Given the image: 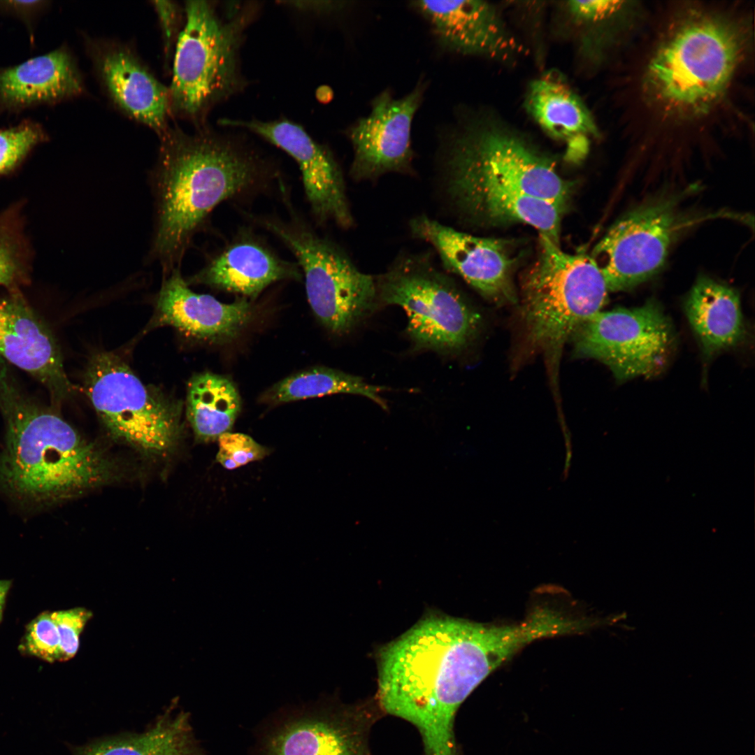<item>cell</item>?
I'll return each instance as SVG.
<instances>
[{"label": "cell", "mask_w": 755, "mask_h": 755, "mask_svg": "<svg viewBox=\"0 0 755 755\" xmlns=\"http://www.w3.org/2000/svg\"><path fill=\"white\" fill-rule=\"evenodd\" d=\"M153 6L157 13L162 29L166 51H171L173 41L175 38L179 20V8L171 1H154Z\"/></svg>", "instance_id": "obj_34"}, {"label": "cell", "mask_w": 755, "mask_h": 755, "mask_svg": "<svg viewBox=\"0 0 755 755\" xmlns=\"http://www.w3.org/2000/svg\"><path fill=\"white\" fill-rule=\"evenodd\" d=\"M224 126L247 129L278 147L297 163L303 188L315 217L342 227L352 224L341 171L331 152L299 124L275 121L224 119Z\"/></svg>", "instance_id": "obj_14"}, {"label": "cell", "mask_w": 755, "mask_h": 755, "mask_svg": "<svg viewBox=\"0 0 755 755\" xmlns=\"http://www.w3.org/2000/svg\"><path fill=\"white\" fill-rule=\"evenodd\" d=\"M21 241L6 223L0 221V287H11L24 276Z\"/></svg>", "instance_id": "obj_33"}, {"label": "cell", "mask_w": 755, "mask_h": 755, "mask_svg": "<svg viewBox=\"0 0 755 755\" xmlns=\"http://www.w3.org/2000/svg\"><path fill=\"white\" fill-rule=\"evenodd\" d=\"M9 580H0V621L2 619L6 597L10 588Z\"/></svg>", "instance_id": "obj_37"}, {"label": "cell", "mask_w": 755, "mask_h": 755, "mask_svg": "<svg viewBox=\"0 0 755 755\" xmlns=\"http://www.w3.org/2000/svg\"><path fill=\"white\" fill-rule=\"evenodd\" d=\"M285 3L294 8L318 13H330L345 6L340 1H289Z\"/></svg>", "instance_id": "obj_35"}, {"label": "cell", "mask_w": 755, "mask_h": 755, "mask_svg": "<svg viewBox=\"0 0 755 755\" xmlns=\"http://www.w3.org/2000/svg\"><path fill=\"white\" fill-rule=\"evenodd\" d=\"M748 8L684 1L649 14L626 49V132L643 145L705 140L745 119L739 91L753 53Z\"/></svg>", "instance_id": "obj_1"}, {"label": "cell", "mask_w": 755, "mask_h": 755, "mask_svg": "<svg viewBox=\"0 0 755 755\" xmlns=\"http://www.w3.org/2000/svg\"><path fill=\"white\" fill-rule=\"evenodd\" d=\"M45 134L39 124L23 122L0 130V175L17 167L29 152L43 141Z\"/></svg>", "instance_id": "obj_31"}, {"label": "cell", "mask_w": 755, "mask_h": 755, "mask_svg": "<svg viewBox=\"0 0 755 755\" xmlns=\"http://www.w3.org/2000/svg\"><path fill=\"white\" fill-rule=\"evenodd\" d=\"M19 649L48 663L68 661V642L62 610L45 611L31 621Z\"/></svg>", "instance_id": "obj_30"}, {"label": "cell", "mask_w": 755, "mask_h": 755, "mask_svg": "<svg viewBox=\"0 0 755 755\" xmlns=\"http://www.w3.org/2000/svg\"><path fill=\"white\" fill-rule=\"evenodd\" d=\"M689 322L706 357L736 345L745 325L738 292L705 275H700L684 303Z\"/></svg>", "instance_id": "obj_25"}, {"label": "cell", "mask_w": 755, "mask_h": 755, "mask_svg": "<svg viewBox=\"0 0 755 755\" xmlns=\"http://www.w3.org/2000/svg\"><path fill=\"white\" fill-rule=\"evenodd\" d=\"M566 8L571 21L582 29L584 46L601 62L615 50L626 49L650 13L633 1H570Z\"/></svg>", "instance_id": "obj_26"}, {"label": "cell", "mask_w": 755, "mask_h": 755, "mask_svg": "<svg viewBox=\"0 0 755 755\" xmlns=\"http://www.w3.org/2000/svg\"><path fill=\"white\" fill-rule=\"evenodd\" d=\"M438 45L463 55L510 60L522 49L495 6L484 1H417Z\"/></svg>", "instance_id": "obj_17"}, {"label": "cell", "mask_w": 755, "mask_h": 755, "mask_svg": "<svg viewBox=\"0 0 755 755\" xmlns=\"http://www.w3.org/2000/svg\"><path fill=\"white\" fill-rule=\"evenodd\" d=\"M240 407L238 391L227 377L205 372L194 375L188 384L187 417L201 441L215 440L229 432Z\"/></svg>", "instance_id": "obj_28"}, {"label": "cell", "mask_w": 755, "mask_h": 755, "mask_svg": "<svg viewBox=\"0 0 755 755\" xmlns=\"http://www.w3.org/2000/svg\"><path fill=\"white\" fill-rule=\"evenodd\" d=\"M73 755H205L194 738L187 713L166 710L141 734L108 738L72 747Z\"/></svg>", "instance_id": "obj_27"}, {"label": "cell", "mask_w": 755, "mask_h": 755, "mask_svg": "<svg viewBox=\"0 0 755 755\" xmlns=\"http://www.w3.org/2000/svg\"><path fill=\"white\" fill-rule=\"evenodd\" d=\"M248 17L240 8L228 9L224 17L210 1L186 2L168 87L171 110L200 117L240 89L239 51Z\"/></svg>", "instance_id": "obj_6"}, {"label": "cell", "mask_w": 755, "mask_h": 755, "mask_svg": "<svg viewBox=\"0 0 755 755\" xmlns=\"http://www.w3.org/2000/svg\"><path fill=\"white\" fill-rule=\"evenodd\" d=\"M85 391L108 433L150 456H164L182 433V403L144 384L118 356L99 352L89 361Z\"/></svg>", "instance_id": "obj_7"}, {"label": "cell", "mask_w": 755, "mask_h": 755, "mask_svg": "<svg viewBox=\"0 0 755 755\" xmlns=\"http://www.w3.org/2000/svg\"><path fill=\"white\" fill-rule=\"evenodd\" d=\"M82 90L78 69L63 48L0 69V106L6 108L57 102Z\"/></svg>", "instance_id": "obj_22"}, {"label": "cell", "mask_w": 755, "mask_h": 755, "mask_svg": "<svg viewBox=\"0 0 755 755\" xmlns=\"http://www.w3.org/2000/svg\"><path fill=\"white\" fill-rule=\"evenodd\" d=\"M424 91L425 83L422 82L400 99L385 90L372 101L370 114L349 129L354 177H375L408 166L412 157V123Z\"/></svg>", "instance_id": "obj_15"}, {"label": "cell", "mask_w": 755, "mask_h": 755, "mask_svg": "<svg viewBox=\"0 0 755 755\" xmlns=\"http://www.w3.org/2000/svg\"><path fill=\"white\" fill-rule=\"evenodd\" d=\"M219 450L217 461L226 469L233 470L250 462L263 459L267 450L250 436L226 432L217 439Z\"/></svg>", "instance_id": "obj_32"}, {"label": "cell", "mask_w": 755, "mask_h": 755, "mask_svg": "<svg viewBox=\"0 0 755 755\" xmlns=\"http://www.w3.org/2000/svg\"><path fill=\"white\" fill-rule=\"evenodd\" d=\"M0 356L38 380L53 402L74 391L53 335L17 292L0 296Z\"/></svg>", "instance_id": "obj_18"}, {"label": "cell", "mask_w": 755, "mask_h": 755, "mask_svg": "<svg viewBox=\"0 0 755 755\" xmlns=\"http://www.w3.org/2000/svg\"><path fill=\"white\" fill-rule=\"evenodd\" d=\"M0 362V410L6 425L0 487L22 503L45 507L113 480L117 466L52 409L28 396Z\"/></svg>", "instance_id": "obj_3"}, {"label": "cell", "mask_w": 755, "mask_h": 755, "mask_svg": "<svg viewBox=\"0 0 755 755\" xmlns=\"http://www.w3.org/2000/svg\"><path fill=\"white\" fill-rule=\"evenodd\" d=\"M525 106L536 124L549 136L566 144L570 156L586 154L598 128L587 105L559 79L545 76L531 82Z\"/></svg>", "instance_id": "obj_23"}, {"label": "cell", "mask_w": 755, "mask_h": 755, "mask_svg": "<svg viewBox=\"0 0 755 755\" xmlns=\"http://www.w3.org/2000/svg\"><path fill=\"white\" fill-rule=\"evenodd\" d=\"M1 3H3V5L1 4V6L4 8L22 13L24 11L35 10L41 6V3L44 2L41 1H9Z\"/></svg>", "instance_id": "obj_36"}, {"label": "cell", "mask_w": 755, "mask_h": 755, "mask_svg": "<svg viewBox=\"0 0 755 755\" xmlns=\"http://www.w3.org/2000/svg\"><path fill=\"white\" fill-rule=\"evenodd\" d=\"M377 289L383 302L405 310L408 332L419 348L457 352L480 330V314L424 257L403 258L381 277Z\"/></svg>", "instance_id": "obj_9"}, {"label": "cell", "mask_w": 755, "mask_h": 755, "mask_svg": "<svg viewBox=\"0 0 755 755\" xmlns=\"http://www.w3.org/2000/svg\"><path fill=\"white\" fill-rule=\"evenodd\" d=\"M160 136L152 252L171 272L207 215L221 202L256 190L268 173L257 154L224 136L168 129Z\"/></svg>", "instance_id": "obj_4"}, {"label": "cell", "mask_w": 755, "mask_h": 755, "mask_svg": "<svg viewBox=\"0 0 755 755\" xmlns=\"http://www.w3.org/2000/svg\"><path fill=\"white\" fill-rule=\"evenodd\" d=\"M450 145L449 187L492 185L547 201L561 210L565 207L569 185L554 164L519 134L475 121L455 134Z\"/></svg>", "instance_id": "obj_8"}, {"label": "cell", "mask_w": 755, "mask_h": 755, "mask_svg": "<svg viewBox=\"0 0 755 755\" xmlns=\"http://www.w3.org/2000/svg\"><path fill=\"white\" fill-rule=\"evenodd\" d=\"M552 632L538 610L507 626L429 617L381 649L376 702L418 729L426 755H457L454 723L463 702L500 665Z\"/></svg>", "instance_id": "obj_2"}, {"label": "cell", "mask_w": 755, "mask_h": 755, "mask_svg": "<svg viewBox=\"0 0 755 755\" xmlns=\"http://www.w3.org/2000/svg\"><path fill=\"white\" fill-rule=\"evenodd\" d=\"M683 220L671 196L646 201L619 219L590 254L608 292L630 290L659 273Z\"/></svg>", "instance_id": "obj_12"}, {"label": "cell", "mask_w": 755, "mask_h": 755, "mask_svg": "<svg viewBox=\"0 0 755 755\" xmlns=\"http://www.w3.org/2000/svg\"><path fill=\"white\" fill-rule=\"evenodd\" d=\"M384 387L372 385L361 378L326 367H314L291 375L278 382L263 395L264 401L287 403L333 394L366 396L383 409L387 408L380 393Z\"/></svg>", "instance_id": "obj_29"}, {"label": "cell", "mask_w": 755, "mask_h": 755, "mask_svg": "<svg viewBox=\"0 0 755 755\" xmlns=\"http://www.w3.org/2000/svg\"><path fill=\"white\" fill-rule=\"evenodd\" d=\"M415 236L429 242L447 268L491 301L514 302V259L501 241L458 231L425 216L412 220Z\"/></svg>", "instance_id": "obj_16"}, {"label": "cell", "mask_w": 755, "mask_h": 755, "mask_svg": "<svg viewBox=\"0 0 755 755\" xmlns=\"http://www.w3.org/2000/svg\"><path fill=\"white\" fill-rule=\"evenodd\" d=\"M571 339L577 356L602 362L624 382L659 374L670 355L675 334L659 303L649 300L635 308L597 312Z\"/></svg>", "instance_id": "obj_11"}, {"label": "cell", "mask_w": 755, "mask_h": 755, "mask_svg": "<svg viewBox=\"0 0 755 755\" xmlns=\"http://www.w3.org/2000/svg\"><path fill=\"white\" fill-rule=\"evenodd\" d=\"M380 712L377 702L305 711L266 736L264 755H371L369 731Z\"/></svg>", "instance_id": "obj_13"}, {"label": "cell", "mask_w": 755, "mask_h": 755, "mask_svg": "<svg viewBox=\"0 0 755 755\" xmlns=\"http://www.w3.org/2000/svg\"><path fill=\"white\" fill-rule=\"evenodd\" d=\"M298 264L278 256L261 241L244 237L214 257L192 281L256 297L277 281L300 278Z\"/></svg>", "instance_id": "obj_21"}, {"label": "cell", "mask_w": 755, "mask_h": 755, "mask_svg": "<svg viewBox=\"0 0 755 755\" xmlns=\"http://www.w3.org/2000/svg\"><path fill=\"white\" fill-rule=\"evenodd\" d=\"M264 224L295 256L309 304L326 329L345 333L371 309L378 291L373 278L339 247L299 220L267 219Z\"/></svg>", "instance_id": "obj_10"}, {"label": "cell", "mask_w": 755, "mask_h": 755, "mask_svg": "<svg viewBox=\"0 0 755 755\" xmlns=\"http://www.w3.org/2000/svg\"><path fill=\"white\" fill-rule=\"evenodd\" d=\"M244 299L224 303L192 292L176 268L164 282L157 301L158 324L171 325L194 337L226 342L234 339L251 319Z\"/></svg>", "instance_id": "obj_19"}, {"label": "cell", "mask_w": 755, "mask_h": 755, "mask_svg": "<svg viewBox=\"0 0 755 755\" xmlns=\"http://www.w3.org/2000/svg\"><path fill=\"white\" fill-rule=\"evenodd\" d=\"M96 66L113 101L129 116L155 130L166 129L169 92L123 46L112 45L96 55Z\"/></svg>", "instance_id": "obj_20"}, {"label": "cell", "mask_w": 755, "mask_h": 755, "mask_svg": "<svg viewBox=\"0 0 755 755\" xmlns=\"http://www.w3.org/2000/svg\"><path fill=\"white\" fill-rule=\"evenodd\" d=\"M538 259L523 280L522 315L528 344L554 366L565 343L602 310L608 290L590 254L566 253L541 235Z\"/></svg>", "instance_id": "obj_5"}, {"label": "cell", "mask_w": 755, "mask_h": 755, "mask_svg": "<svg viewBox=\"0 0 755 755\" xmlns=\"http://www.w3.org/2000/svg\"><path fill=\"white\" fill-rule=\"evenodd\" d=\"M449 190L460 208L474 218L491 223L526 224L559 244L562 210L547 201L482 183L452 187Z\"/></svg>", "instance_id": "obj_24"}]
</instances>
